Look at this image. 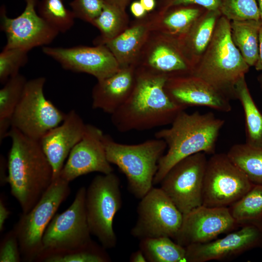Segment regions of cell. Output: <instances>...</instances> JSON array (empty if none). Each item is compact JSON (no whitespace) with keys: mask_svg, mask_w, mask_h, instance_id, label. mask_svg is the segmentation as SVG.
<instances>
[{"mask_svg":"<svg viewBox=\"0 0 262 262\" xmlns=\"http://www.w3.org/2000/svg\"><path fill=\"white\" fill-rule=\"evenodd\" d=\"M224 120L213 113L188 114L180 112L169 128L157 131L155 137L163 139L167 150L160 159L153 180L159 184L170 168L180 161L194 154L204 152L213 154L220 131Z\"/></svg>","mask_w":262,"mask_h":262,"instance_id":"3957f363","label":"cell"},{"mask_svg":"<svg viewBox=\"0 0 262 262\" xmlns=\"http://www.w3.org/2000/svg\"><path fill=\"white\" fill-rule=\"evenodd\" d=\"M81 117L72 110L63 122L47 132L39 141L53 171V180L58 178L64 162L83 137L86 128Z\"/></svg>","mask_w":262,"mask_h":262,"instance_id":"ffe728a7","label":"cell"},{"mask_svg":"<svg viewBox=\"0 0 262 262\" xmlns=\"http://www.w3.org/2000/svg\"><path fill=\"white\" fill-rule=\"evenodd\" d=\"M38 13L59 33H65L74 24L71 10L66 8L64 0H41L38 4Z\"/></svg>","mask_w":262,"mask_h":262,"instance_id":"1f68e13d","label":"cell"},{"mask_svg":"<svg viewBox=\"0 0 262 262\" xmlns=\"http://www.w3.org/2000/svg\"><path fill=\"white\" fill-rule=\"evenodd\" d=\"M140 2L147 12L153 10L155 6V0H140Z\"/></svg>","mask_w":262,"mask_h":262,"instance_id":"f6af8a7d","label":"cell"},{"mask_svg":"<svg viewBox=\"0 0 262 262\" xmlns=\"http://www.w3.org/2000/svg\"><path fill=\"white\" fill-rule=\"evenodd\" d=\"M132 14L137 19L142 18L146 16L147 11L145 10L140 1H136L132 3L131 6Z\"/></svg>","mask_w":262,"mask_h":262,"instance_id":"f35d334b","label":"cell"},{"mask_svg":"<svg viewBox=\"0 0 262 262\" xmlns=\"http://www.w3.org/2000/svg\"><path fill=\"white\" fill-rule=\"evenodd\" d=\"M199 152L176 164L160 182V188L183 214L202 205L204 175L208 159Z\"/></svg>","mask_w":262,"mask_h":262,"instance_id":"7c38bea8","label":"cell"},{"mask_svg":"<svg viewBox=\"0 0 262 262\" xmlns=\"http://www.w3.org/2000/svg\"><path fill=\"white\" fill-rule=\"evenodd\" d=\"M235 98L240 102L244 112L246 127V143L262 147V114L250 94L245 76L241 77L235 87Z\"/></svg>","mask_w":262,"mask_h":262,"instance_id":"484cf974","label":"cell"},{"mask_svg":"<svg viewBox=\"0 0 262 262\" xmlns=\"http://www.w3.org/2000/svg\"><path fill=\"white\" fill-rule=\"evenodd\" d=\"M262 248V225H245L225 237L185 247L186 262L227 260L254 248Z\"/></svg>","mask_w":262,"mask_h":262,"instance_id":"2e32d148","label":"cell"},{"mask_svg":"<svg viewBox=\"0 0 262 262\" xmlns=\"http://www.w3.org/2000/svg\"><path fill=\"white\" fill-rule=\"evenodd\" d=\"M23 12L9 17L4 6L0 9V29L5 34V48H19L28 51L49 44L59 33L50 26L36 11L38 0H24Z\"/></svg>","mask_w":262,"mask_h":262,"instance_id":"4fadbf2b","label":"cell"},{"mask_svg":"<svg viewBox=\"0 0 262 262\" xmlns=\"http://www.w3.org/2000/svg\"><path fill=\"white\" fill-rule=\"evenodd\" d=\"M107 3L113 5L121 10L125 12L126 6L130 0H104Z\"/></svg>","mask_w":262,"mask_h":262,"instance_id":"ee69618b","label":"cell"},{"mask_svg":"<svg viewBox=\"0 0 262 262\" xmlns=\"http://www.w3.org/2000/svg\"><path fill=\"white\" fill-rule=\"evenodd\" d=\"M152 31L150 17L133 21L121 33L101 44L113 54L120 68L134 65L141 49Z\"/></svg>","mask_w":262,"mask_h":262,"instance_id":"7402d4cb","label":"cell"},{"mask_svg":"<svg viewBox=\"0 0 262 262\" xmlns=\"http://www.w3.org/2000/svg\"><path fill=\"white\" fill-rule=\"evenodd\" d=\"M195 21L177 42L192 71L208 47L216 23L222 16L220 10H207Z\"/></svg>","mask_w":262,"mask_h":262,"instance_id":"603a6c76","label":"cell"},{"mask_svg":"<svg viewBox=\"0 0 262 262\" xmlns=\"http://www.w3.org/2000/svg\"><path fill=\"white\" fill-rule=\"evenodd\" d=\"M219 10L230 21L260 20L257 0H220Z\"/></svg>","mask_w":262,"mask_h":262,"instance_id":"d6a6232c","label":"cell"},{"mask_svg":"<svg viewBox=\"0 0 262 262\" xmlns=\"http://www.w3.org/2000/svg\"><path fill=\"white\" fill-rule=\"evenodd\" d=\"M191 4L199 5L207 10H219L220 0H166L160 11H164L174 7Z\"/></svg>","mask_w":262,"mask_h":262,"instance_id":"74e56055","label":"cell"},{"mask_svg":"<svg viewBox=\"0 0 262 262\" xmlns=\"http://www.w3.org/2000/svg\"><path fill=\"white\" fill-rule=\"evenodd\" d=\"M134 66L168 77L192 72V67L182 52L177 40L152 31Z\"/></svg>","mask_w":262,"mask_h":262,"instance_id":"ac0fdd59","label":"cell"},{"mask_svg":"<svg viewBox=\"0 0 262 262\" xmlns=\"http://www.w3.org/2000/svg\"><path fill=\"white\" fill-rule=\"evenodd\" d=\"M91 24L100 33V36L94 40L97 45L119 35L129 26V21L125 12L105 2L101 13Z\"/></svg>","mask_w":262,"mask_h":262,"instance_id":"4dcf8cb0","label":"cell"},{"mask_svg":"<svg viewBox=\"0 0 262 262\" xmlns=\"http://www.w3.org/2000/svg\"><path fill=\"white\" fill-rule=\"evenodd\" d=\"M202 13L198 8L185 6L159 12L149 16L152 31L177 40L187 32Z\"/></svg>","mask_w":262,"mask_h":262,"instance_id":"cb8c5ba5","label":"cell"},{"mask_svg":"<svg viewBox=\"0 0 262 262\" xmlns=\"http://www.w3.org/2000/svg\"><path fill=\"white\" fill-rule=\"evenodd\" d=\"M261 20L230 21L233 43L249 66H254L259 56V33Z\"/></svg>","mask_w":262,"mask_h":262,"instance_id":"d4e9b609","label":"cell"},{"mask_svg":"<svg viewBox=\"0 0 262 262\" xmlns=\"http://www.w3.org/2000/svg\"><path fill=\"white\" fill-rule=\"evenodd\" d=\"M43 52L66 70L85 73L101 80L120 69L116 59L104 45L71 48L44 47Z\"/></svg>","mask_w":262,"mask_h":262,"instance_id":"9a60e30c","label":"cell"},{"mask_svg":"<svg viewBox=\"0 0 262 262\" xmlns=\"http://www.w3.org/2000/svg\"><path fill=\"white\" fill-rule=\"evenodd\" d=\"M131 262H146L147 259L143 253L139 249V250L131 253L129 259Z\"/></svg>","mask_w":262,"mask_h":262,"instance_id":"7bdbcfd3","label":"cell"},{"mask_svg":"<svg viewBox=\"0 0 262 262\" xmlns=\"http://www.w3.org/2000/svg\"><path fill=\"white\" fill-rule=\"evenodd\" d=\"M106 157L125 175L130 192L141 199L153 187L159 162L167 148L163 139L156 138L140 144L127 145L103 137Z\"/></svg>","mask_w":262,"mask_h":262,"instance_id":"5b68a950","label":"cell"},{"mask_svg":"<svg viewBox=\"0 0 262 262\" xmlns=\"http://www.w3.org/2000/svg\"><path fill=\"white\" fill-rule=\"evenodd\" d=\"M29 51L19 48H3L0 53V82L4 84L19 73L28 61Z\"/></svg>","mask_w":262,"mask_h":262,"instance_id":"e575fe53","label":"cell"},{"mask_svg":"<svg viewBox=\"0 0 262 262\" xmlns=\"http://www.w3.org/2000/svg\"><path fill=\"white\" fill-rule=\"evenodd\" d=\"M86 191L85 187L80 188L69 207L53 217L43 234L42 251L36 261L82 249L93 242L86 213Z\"/></svg>","mask_w":262,"mask_h":262,"instance_id":"8992f818","label":"cell"},{"mask_svg":"<svg viewBox=\"0 0 262 262\" xmlns=\"http://www.w3.org/2000/svg\"><path fill=\"white\" fill-rule=\"evenodd\" d=\"M27 82L18 73L9 78L0 90V143L7 137L11 120Z\"/></svg>","mask_w":262,"mask_h":262,"instance_id":"4316f807","label":"cell"},{"mask_svg":"<svg viewBox=\"0 0 262 262\" xmlns=\"http://www.w3.org/2000/svg\"><path fill=\"white\" fill-rule=\"evenodd\" d=\"M105 2L104 0H73L70 6L75 18L91 24L101 13Z\"/></svg>","mask_w":262,"mask_h":262,"instance_id":"d590c367","label":"cell"},{"mask_svg":"<svg viewBox=\"0 0 262 262\" xmlns=\"http://www.w3.org/2000/svg\"><path fill=\"white\" fill-rule=\"evenodd\" d=\"M46 81L44 77L27 81L11 120L12 127L37 141L60 124L66 115L45 97Z\"/></svg>","mask_w":262,"mask_h":262,"instance_id":"9c48e42d","label":"cell"},{"mask_svg":"<svg viewBox=\"0 0 262 262\" xmlns=\"http://www.w3.org/2000/svg\"><path fill=\"white\" fill-rule=\"evenodd\" d=\"M139 249L149 262H186V249L171 238L161 237L140 240Z\"/></svg>","mask_w":262,"mask_h":262,"instance_id":"f1b7e54d","label":"cell"},{"mask_svg":"<svg viewBox=\"0 0 262 262\" xmlns=\"http://www.w3.org/2000/svg\"><path fill=\"white\" fill-rule=\"evenodd\" d=\"M229 209L239 226L262 225V185H253Z\"/></svg>","mask_w":262,"mask_h":262,"instance_id":"f546056e","label":"cell"},{"mask_svg":"<svg viewBox=\"0 0 262 262\" xmlns=\"http://www.w3.org/2000/svg\"><path fill=\"white\" fill-rule=\"evenodd\" d=\"M0 184L3 185L7 182V176H6V167H7V162L3 156H0Z\"/></svg>","mask_w":262,"mask_h":262,"instance_id":"b9f144b4","label":"cell"},{"mask_svg":"<svg viewBox=\"0 0 262 262\" xmlns=\"http://www.w3.org/2000/svg\"><path fill=\"white\" fill-rule=\"evenodd\" d=\"M258 81L259 83L261 89L262 90V73L258 76Z\"/></svg>","mask_w":262,"mask_h":262,"instance_id":"7dc6e473","label":"cell"},{"mask_svg":"<svg viewBox=\"0 0 262 262\" xmlns=\"http://www.w3.org/2000/svg\"><path fill=\"white\" fill-rule=\"evenodd\" d=\"M137 212L131 234L140 240L161 237L174 239L183 220V214L160 187L153 186L140 199Z\"/></svg>","mask_w":262,"mask_h":262,"instance_id":"8fae6325","label":"cell"},{"mask_svg":"<svg viewBox=\"0 0 262 262\" xmlns=\"http://www.w3.org/2000/svg\"><path fill=\"white\" fill-rule=\"evenodd\" d=\"M10 212L4 204L1 198L0 199V231L3 230L4 224L8 218Z\"/></svg>","mask_w":262,"mask_h":262,"instance_id":"ab89813d","label":"cell"},{"mask_svg":"<svg viewBox=\"0 0 262 262\" xmlns=\"http://www.w3.org/2000/svg\"><path fill=\"white\" fill-rule=\"evenodd\" d=\"M69 182L60 177L54 180L38 203L22 213L12 229L18 239L21 258L37 261L42 248V238L50 221L70 193Z\"/></svg>","mask_w":262,"mask_h":262,"instance_id":"52a82bcc","label":"cell"},{"mask_svg":"<svg viewBox=\"0 0 262 262\" xmlns=\"http://www.w3.org/2000/svg\"><path fill=\"white\" fill-rule=\"evenodd\" d=\"M120 181L113 172L97 175L86 191L85 209L91 234L105 249L116 245L114 218L122 206Z\"/></svg>","mask_w":262,"mask_h":262,"instance_id":"ba28073f","label":"cell"},{"mask_svg":"<svg viewBox=\"0 0 262 262\" xmlns=\"http://www.w3.org/2000/svg\"><path fill=\"white\" fill-rule=\"evenodd\" d=\"M254 185H262V147L246 143L233 145L227 153Z\"/></svg>","mask_w":262,"mask_h":262,"instance_id":"83f0119b","label":"cell"},{"mask_svg":"<svg viewBox=\"0 0 262 262\" xmlns=\"http://www.w3.org/2000/svg\"><path fill=\"white\" fill-rule=\"evenodd\" d=\"M7 137L12 145L7 160V182L22 213L29 212L53 180L52 166L39 141L11 127Z\"/></svg>","mask_w":262,"mask_h":262,"instance_id":"7a4b0ae2","label":"cell"},{"mask_svg":"<svg viewBox=\"0 0 262 262\" xmlns=\"http://www.w3.org/2000/svg\"><path fill=\"white\" fill-rule=\"evenodd\" d=\"M94 242L88 246L75 251L48 256L45 262H108L111 259L105 251Z\"/></svg>","mask_w":262,"mask_h":262,"instance_id":"836d02e7","label":"cell"},{"mask_svg":"<svg viewBox=\"0 0 262 262\" xmlns=\"http://www.w3.org/2000/svg\"><path fill=\"white\" fill-rule=\"evenodd\" d=\"M238 227L229 207L202 205L183 214L181 227L174 240L184 247L206 243Z\"/></svg>","mask_w":262,"mask_h":262,"instance_id":"5bb4252c","label":"cell"},{"mask_svg":"<svg viewBox=\"0 0 262 262\" xmlns=\"http://www.w3.org/2000/svg\"><path fill=\"white\" fill-rule=\"evenodd\" d=\"M260 15V20L262 23V0H257Z\"/></svg>","mask_w":262,"mask_h":262,"instance_id":"bcb514c9","label":"cell"},{"mask_svg":"<svg viewBox=\"0 0 262 262\" xmlns=\"http://www.w3.org/2000/svg\"><path fill=\"white\" fill-rule=\"evenodd\" d=\"M168 77L135 67V82L126 101L111 115V121L121 132L143 131L170 125L185 110L166 94Z\"/></svg>","mask_w":262,"mask_h":262,"instance_id":"6da1fadb","label":"cell"},{"mask_svg":"<svg viewBox=\"0 0 262 262\" xmlns=\"http://www.w3.org/2000/svg\"><path fill=\"white\" fill-rule=\"evenodd\" d=\"M21 255L17 237L13 229L5 234L0 245V262H19Z\"/></svg>","mask_w":262,"mask_h":262,"instance_id":"8d00e7d4","label":"cell"},{"mask_svg":"<svg viewBox=\"0 0 262 262\" xmlns=\"http://www.w3.org/2000/svg\"><path fill=\"white\" fill-rule=\"evenodd\" d=\"M249 67L232 42L230 21L222 15L208 47L191 74L229 99L235 98V85Z\"/></svg>","mask_w":262,"mask_h":262,"instance_id":"277c9868","label":"cell"},{"mask_svg":"<svg viewBox=\"0 0 262 262\" xmlns=\"http://www.w3.org/2000/svg\"><path fill=\"white\" fill-rule=\"evenodd\" d=\"M253 185L227 154L214 153L207 162L202 205L211 207H229Z\"/></svg>","mask_w":262,"mask_h":262,"instance_id":"30bf717a","label":"cell"},{"mask_svg":"<svg viewBox=\"0 0 262 262\" xmlns=\"http://www.w3.org/2000/svg\"><path fill=\"white\" fill-rule=\"evenodd\" d=\"M164 89L174 102L185 109L191 106H205L225 113L232 109L230 99L191 73L169 77Z\"/></svg>","mask_w":262,"mask_h":262,"instance_id":"d6986e66","label":"cell"},{"mask_svg":"<svg viewBox=\"0 0 262 262\" xmlns=\"http://www.w3.org/2000/svg\"><path fill=\"white\" fill-rule=\"evenodd\" d=\"M254 66L257 71H262V25L259 33V56Z\"/></svg>","mask_w":262,"mask_h":262,"instance_id":"60d3db41","label":"cell"},{"mask_svg":"<svg viewBox=\"0 0 262 262\" xmlns=\"http://www.w3.org/2000/svg\"><path fill=\"white\" fill-rule=\"evenodd\" d=\"M104 135L98 127L87 124L83 137L70 151L59 177L70 182L91 172L103 174L113 172L106 157Z\"/></svg>","mask_w":262,"mask_h":262,"instance_id":"e0dca14e","label":"cell"},{"mask_svg":"<svg viewBox=\"0 0 262 262\" xmlns=\"http://www.w3.org/2000/svg\"><path fill=\"white\" fill-rule=\"evenodd\" d=\"M135 82V66L120 68L111 76L98 80L92 91V107L112 115L128 98Z\"/></svg>","mask_w":262,"mask_h":262,"instance_id":"44dd1931","label":"cell"}]
</instances>
